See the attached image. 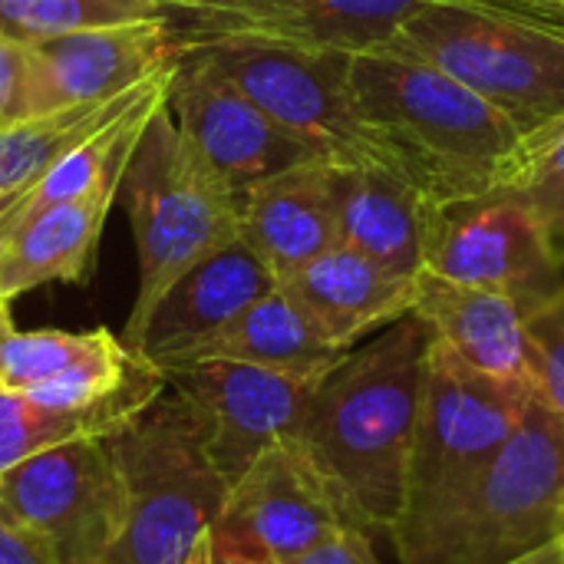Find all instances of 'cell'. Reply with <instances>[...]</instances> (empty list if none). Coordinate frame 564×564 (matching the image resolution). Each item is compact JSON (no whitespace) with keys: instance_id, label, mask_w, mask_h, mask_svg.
<instances>
[{"instance_id":"obj_28","label":"cell","mask_w":564,"mask_h":564,"mask_svg":"<svg viewBox=\"0 0 564 564\" xmlns=\"http://www.w3.org/2000/svg\"><path fill=\"white\" fill-rule=\"evenodd\" d=\"M116 337L106 327L69 330H17L13 321L0 330V390L30 393L40 383L109 350Z\"/></svg>"},{"instance_id":"obj_17","label":"cell","mask_w":564,"mask_h":564,"mask_svg":"<svg viewBox=\"0 0 564 564\" xmlns=\"http://www.w3.org/2000/svg\"><path fill=\"white\" fill-rule=\"evenodd\" d=\"M413 311L430 324L433 337L473 370L512 387L539 390L529 317L509 294L420 271Z\"/></svg>"},{"instance_id":"obj_32","label":"cell","mask_w":564,"mask_h":564,"mask_svg":"<svg viewBox=\"0 0 564 564\" xmlns=\"http://www.w3.org/2000/svg\"><path fill=\"white\" fill-rule=\"evenodd\" d=\"M0 564H53V555L40 539L17 529L0 512Z\"/></svg>"},{"instance_id":"obj_25","label":"cell","mask_w":564,"mask_h":564,"mask_svg":"<svg viewBox=\"0 0 564 564\" xmlns=\"http://www.w3.org/2000/svg\"><path fill=\"white\" fill-rule=\"evenodd\" d=\"M169 83H172V76L162 79L159 86H152L139 102H132L122 116L106 122L99 132L83 139L69 155H63L36 182L33 198H30V212L50 208V205L69 202V198H83L106 182H126V172H129V162H132L139 139H142V129L152 119V112L165 102Z\"/></svg>"},{"instance_id":"obj_36","label":"cell","mask_w":564,"mask_h":564,"mask_svg":"<svg viewBox=\"0 0 564 564\" xmlns=\"http://www.w3.org/2000/svg\"><path fill=\"white\" fill-rule=\"evenodd\" d=\"M509 564H564V555L562 549L552 542V545H545V549H539L532 555H522V558H516V562Z\"/></svg>"},{"instance_id":"obj_38","label":"cell","mask_w":564,"mask_h":564,"mask_svg":"<svg viewBox=\"0 0 564 564\" xmlns=\"http://www.w3.org/2000/svg\"><path fill=\"white\" fill-rule=\"evenodd\" d=\"M7 324H10V301L0 297V330H3Z\"/></svg>"},{"instance_id":"obj_33","label":"cell","mask_w":564,"mask_h":564,"mask_svg":"<svg viewBox=\"0 0 564 564\" xmlns=\"http://www.w3.org/2000/svg\"><path fill=\"white\" fill-rule=\"evenodd\" d=\"M479 7H489V10H502V13H512V17H522V20H532V23H542V26H552V30H562L564 33V0H476Z\"/></svg>"},{"instance_id":"obj_4","label":"cell","mask_w":564,"mask_h":564,"mask_svg":"<svg viewBox=\"0 0 564 564\" xmlns=\"http://www.w3.org/2000/svg\"><path fill=\"white\" fill-rule=\"evenodd\" d=\"M122 188L139 251V294L122 344L135 354L165 291L241 238V198L185 139L165 102L145 122Z\"/></svg>"},{"instance_id":"obj_26","label":"cell","mask_w":564,"mask_h":564,"mask_svg":"<svg viewBox=\"0 0 564 564\" xmlns=\"http://www.w3.org/2000/svg\"><path fill=\"white\" fill-rule=\"evenodd\" d=\"M496 185L525 202L564 261V116L519 139Z\"/></svg>"},{"instance_id":"obj_23","label":"cell","mask_w":564,"mask_h":564,"mask_svg":"<svg viewBox=\"0 0 564 564\" xmlns=\"http://www.w3.org/2000/svg\"><path fill=\"white\" fill-rule=\"evenodd\" d=\"M169 380L152 364L132 387L119 397L86 406V410H56L30 400L26 393L0 390V476L17 463L46 453L76 440H109L126 430L152 400L165 393Z\"/></svg>"},{"instance_id":"obj_10","label":"cell","mask_w":564,"mask_h":564,"mask_svg":"<svg viewBox=\"0 0 564 564\" xmlns=\"http://www.w3.org/2000/svg\"><path fill=\"white\" fill-rule=\"evenodd\" d=\"M122 479L109 440L36 453L0 476V512L40 539L53 564H102L122 529Z\"/></svg>"},{"instance_id":"obj_3","label":"cell","mask_w":564,"mask_h":564,"mask_svg":"<svg viewBox=\"0 0 564 564\" xmlns=\"http://www.w3.org/2000/svg\"><path fill=\"white\" fill-rule=\"evenodd\" d=\"M535 397L539 390L473 370L433 337L406 469V499L390 535L400 564L416 562L446 529Z\"/></svg>"},{"instance_id":"obj_30","label":"cell","mask_w":564,"mask_h":564,"mask_svg":"<svg viewBox=\"0 0 564 564\" xmlns=\"http://www.w3.org/2000/svg\"><path fill=\"white\" fill-rule=\"evenodd\" d=\"M26 46L0 36V126L17 122L26 116Z\"/></svg>"},{"instance_id":"obj_5","label":"cell","mask_w":564,"mask_h":564,"mask_svg":"<svg viewBox=\"0 0 564 564\" xmlns=\"http://www.w3.org/2000/svg\"><path fill=\"white\" fill-rule=\"evenodd\" d=\"M122 479V529L102 564H188L228 499L195 410L172 390L109 436Z\"/></svg>"},{"instance_id":"obj_27","label":"cell","mask_w":564,"mask_h":564,"mask_svg":"<svg viewBox=\"0 0 564 564\" xmlns=\"http://www.w3.org/2000/svg\"><path fill=\"white\" fill-rule=\"evenodd\" d=\"M155 17H165L162 0H0V36L33 46L79 30Z\"/></svg>"},{"instance_id":"obj_13","label":"cell","mask_w":564,"mask_h":564,"mask_svg":"<svg viewBox=\"0 0 564 564\" xmlns=\"http://www.w3.org/2000/svg\"><path fill=\"white\" fill-rule=\"evenodd\" d=\"M357 525L304 453L291 443L268 449L231 489L212 535L258 562L291 564Z\"/></svg>"},{"instance_id":"obj_14","label":"cell","mask_w":564,"mask_h":564,"mask_svg":"<svg viewBox=\"0 0 564 564\" xmlns=\"http://www.w3.org/2000/svg\"><path fill=\"white\" fill-rule=\"evenodd\" d=\"M420 3L426 0H162V10L175 46L241 36L364 53L387 43Z\"/></svg>"},{"instance_id":"obj_19","label":"cell","mask_w":564,"mask_h":564,"mask_svg":"<svg viewBox=\"0 0 564 564\" xmlns=\"http://www.w3.org/2000/svg\"><path fill=\"white\" fill-rule=\"evenodd\" d=\"M241 241L274 281L294 274L337 245L330 162L311 159L241 195Z\"/></svg>"},{"instance_id":"obj_8","label":"cell","mask_w":564,"mask_h":564,"mask_svg":"<svg viewBox=\"0 0 564 564\" xmlns=\"http://www.w3.org/2000/svg\"><path fill=\"white\" fill-rule=\"evenodd\" d=\"M178 50H192L208 59L231 86H238L288 132L304 139L321 159L337 165L393 169L357 109L350 79L354 53L241 36L195 40Z\"/></svg>"},{"instance_id":"obj_35","label":"cell","mask_w":564,"mask_h":564,"mask_svg":"<svg viewBox=\"0 0 564 564\" xmlns=\"http://www.w3.org/2000/svg\"><path fill=\"white\" fill-rule=\"evenodd\" d=\"M188 564H268V562H258V558H251V555H241V552H235V549L221 545V542L208 532V535L198 542V549L192 552Z\"/></svg>"},{"instance_id":"obj_24","label":"cell","mask_w":564,"mask_h":564,"mask_svg":"<svg viewBox=\"0 0 564 564\" xmlns=\"http://www.w3.org/2000/svg\"><path fill=\"white\" fill-rule=\"evenodd\" d=\"M175 63L169 69L155 73V76H149L145 83H139V86L112 96V99L66 106V109H53V112L26 116V119H17V122L0 126V195L3 192H13V188L36 185L83 139H89L93 132H99L106 122H112L116 116H122L132 102H139L152 86H159L162 79H169L172 69H175Z\"/></svg>"},{"instance_id":"obj_9","label":"cell","mask_w":564,"mask_h":564,"mask_svg":"<svg viewBox=\"0 0 564 564\" xmlns=\"http://www.w3.org/2000/svg\"><path fill=\"white\" fill-rule=\"evenodd\" d=\"M423 271L502 291L525 317L564 291V261L525 202L502 185L430 208Z\"/></svg>"},{"instance_id":"obj_15","label":"cell","mask_w":564,"mask_h":564,"mask_svg":"<svg viewBox=\"0 0 564 564\" xmlns=\"http://www.w3.org/2000/svg\"><path fill=\"white\" fill-rule=\"evenodd\" d=\"M175 59L178 46L165 17L33 43L26 46V116L112 99L169 69Z\"/></svg>"},{"instance_id":"obj_12","label":"cell","mask_w":564,"mask_h":564,"mask_svg":"<svg viewBox=\"0 0 564 564\" xmlns=\"http://www.w3.org/2000/svg\"><path fill=\"white\" fill-rule=\"evenodd\" d=\"M165 106L185 139L238 192V198L258 182L321 159L304 139L274 122L192 50H178Z\"/></svg>"},{"instance_id":"obj_34","label":"cell","mask_w":564,"mask_h":564,"mask_svg":"<svg viewBox=\"0 0 564 564\" xmlns=\"http://www.w3.org/2000/svg\"><path fill=\"white\" fill-rule=\"evenodd\" d=\"M33 188L36 185H26V188H13V192H3L0 195V264L17 238V231L23 228L26 215H30V198H33Z\"/></svg>"},{"instance_id":"obj_11","label":"cell","mask_w":564,"mask_h":564,"mask_svg":"<svg viewBox=\"0 0 564 564\" xmlns=\"http://www.w3.org/2000/svg\"><path fill=\"white\" fill-rule=\"evenodd\" d=\"M162 373L195 410L205 453L228 489L268 449L297 436L321 383L238 360H198Z\"/></svg>"},{"instance_id":"obj_29","label":"cell","mask_w":564,"mask_h":564,"mask_svg":"<svg viewBox=\"0 0 564 564\" xmlns=\"http://www.w3.org/2000/svg\"><path fill=\"white\" fill-rule=\"evenodd\" d=\"M529 340L539 393L564 426V291L529 317Z\"/></svg>"},{"instance_id":"obj_20","label":"cell","mask_w":564,"mask_h":564,"mask_svg":"<svg viewBox=\"0 0 564 564\" xmlns=\"http://www.w3.org/2000/svg\"><path fill=\"white\" fill-rule=\"evenodd\" d=\"M337 245L360 251L380 268L416 278L426 251V198L387 165L330 162Z\"/></svg>"},{"instance_id":"obj_22","label":"cell","mask_w":564,"mask_h":564,"mask_svg":"<svg viewBox=\"0 0 564 564\" xmlns=\"http://www.w3.org/2000/svg\"><path fill=\"white\" fill-rule=\"evenodd\" d=\"M344 357L347 350L327 340V334L301 311V304L288 291L274 288L182 364L238 360L304 380H324Z\"/></svg>"},{"instance_id":"obj_37","label":"cell","mask_w":564,"mask_h":564,"mask_svg":"<svg viewBox=\"0 0 564 564\" xmlns=\"http://www.w3.org/2000/svg\"><path fill=\"white\" fill-rule=\"evenodd\" d=\"M555 545L562 549V555H564V496H562V512H558V535H555Z\"/></svg>"},{"instance_id":"obj_1","label":"cell","mask_w":564,"mask_h":564,"mask_svg":"<svg viewBox=\"0 0 564 564\" xmlns=\"http://www.w3.org/2000/svg\"><path fill=\"white\" fill-rule=\"evenodd\" d=\"M430 344V324L410 311L347 350L291 440L367 532L393 535L400 522Z\"/></svg>"},{"instance_id":"obj_7","label":"cell","mask_w":564,"mask_h":564,"mask_svg":"<svg viewBox=\"0 0 564 564\" xmlns=\"http://www.w3.org/2000/svg\"><path fill=\"white\" fill-rule=\"evenodd\" d=\"M562 496L564 426L539 393L413 564H509L532 555L555 542Z\"/></svg>"},{"instance_id":"obj_18","label":"cell","mask_w":564,"mask_h":564,"mask_svg":"<svg viewBox=\"0 0 564 564\" xmlns=\"http://www.w3.org/2000/svg\"><path fill=\"white\" fill-rule=\"evenodd\" d=\"M301 311L340 350H354L377 330L413 311L416 278H400L347 245H334L278 281Z\"/></svg>"},{"instance_id":"obj_31","label":"cell","mask_w":564,"mask_h":564,"mask_svg":"<svg viewBox=\"0 0 564 564\" xmlns=\"http://www.w3.org/2000/svg\"><path fill=\"white\" fill-rule=\"evenodd\" d=\"M291 564H380L370 532L360 525L340 529L330 539H324L321 545H314L311 552H304L301 558Z\"/></svg>"},{"instance_id":"obj_16","label":"cell","mask_w":564,"mask_h":564,"mask_svg":"<svg viewBox=\"0 0 564 564\" xmlns=\"http://www.w3.org/2000/svg\"><path fill=\"white\" fill-rule=\"evenodd\" d=\"M274 288L278 281L268 264L238 238L235 245L195 264L165 291L145 324L135 354L159 370L178 367L188 354L221 334L235 317H241Z\"/></svg>"},{"instance_id":"obj_21","label":"cell","mask_w":564,"mask_h":564,"mask_svg":"<svg viewBox=\"0 0 564 564\" xmlns=\"http://www.w3.org/2000/svg\"><path fill=\"white\" fill-rule=\"evenodd\" d=\"M119 192L122 182H106L83 198L30 212L0 264V297L13 301L43 284H86Z\"/></svg>"},{"instance_id":"obj_2","label":"cell","mask_w":564,"mask_h":564,"mask_svg":"<svg viewBox=\"0 0 564 564\" xmlns=\"http://www.w3.org/2000/svg\"><path fill=\"white\" fill-rule=\"evenodd\" d=\"M350 79L390 165L430 208L489 192L522 139L492 102L403 46L354 53Z\"/></svg>"},{"instance_id":"obj_6","label":"cell","mask_w":564,"mask_h":564,"mask_svg":"<svg viewBox=\"0 0 564 564\" xmlns=\"http://www.w3.org/2000/svg\"><path fill=\"white\" fill-rule=\"evenodd\" d=\"M492 102L522 135L564 116V33L489 7L426 0L387 40Z\"/></svg>"}]
</instances>
